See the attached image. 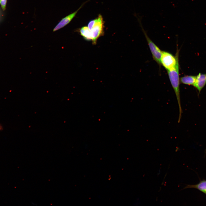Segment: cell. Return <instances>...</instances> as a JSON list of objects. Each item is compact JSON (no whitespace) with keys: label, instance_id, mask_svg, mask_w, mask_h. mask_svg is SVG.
<instances>
[{"label":"cell","instance_id":"12","mask_svg":"<svg viewBox=\"0 0 206 206\" xmlns=\"http://www.w3.org/2000/svg\"><path fill=\"white\" fill-rule=\"evenodd\" d=\"M2 127H1V126H0V130H2Z\"/></svg>","mask_w":206,"mask_h":206},{"label":"cell","instance_id":"9","mask_svg":"<svg viewBox=\"0 0 206 206\" xmlns=\"http://www.w3.org/2000/svg\"><path fill=\"white\" fill-rule=\"evenodd\" d=\"M78 30L80 35L84 39L88 40H92L90 31L88 27H83Z\"/></svg>","mask_w":206,"mask_h":206},{"label":"cell","instance_id":"8","mask_svg":"<svg viewBox=\"0 0 206 206\" xmlns=\"http://www.w3.org/2000/svg\"><path fill=\"white\" fill-rule=\"evenodd\" d=\"M196 78L197 76L185 75L180 78V83L188 85H193Z\"/></svg>","mask_w":206,"mask_h":206},{"label":"cell","instance_id":"6","mask_svg":"<svg viewBox=\"0 0 206 206\" xmlns=\"http://www.w3.org/2000/svg\"><path fill=\"white\" fill-rule=\"evenodd\" d=\"M206 84V73H199L197 76L195 82L193 86L199 92V94Z\"/></svg>","mask_w":206,"mask_h":206},{"label":"cell","instance_id":"10","mask_svg":"<svg viewBox=\"0 0 206 206\" xmlns=\"http://www.w3.org/2000/svg\"><path fill=\"white\" fill-rule=\"evenodd\" d=\"M97 18L91 21L88 23V27L90 30L92 29L94 27Z\"/></svg>","mask_w":206,"mask_h":206},{"label":"cell","instance_id":"7","mask_svg":"<svg viewBox=\"0 0 206 206\" xmlns=\"http://www.w3.org/2000/svg\"><path fill=\"white\" fill-rule=\"evenodd\" d=\"M193 188L197 189L206 194V180H203L198 184L194 185H187L183 189Z\"/></svg>","mask_w":206,"mask_h":206},{"label":"cell","instance_id":"4","mask_svg":"<svg viewBox=\"0 0 206 206\" xmlns=\"http://www.w3.org/2000/svg\"><path fill=\"white\" fill-rule=\"evenodd\" d=\"M103 21L101 15H99L94 27L90 30L92 41L93 43L95 44L98 38L103 34Z\"/></svg>","mask_w":206,"mask_h":206},{"label":"cell","instance_id":"5","mask_svg":"<svg viewBox=\"0 0 206 206\" xmlns=\"http://www.w3.org/2000/svg\"><path fill=\"white\" fill-rule=\"evenodd\" d=\"M81 6L76 11L62 18L53 29V32L57 31L68 24L75 17L77 12L81 8Z\"/></svg>","mask_w":206,"mask_h":206},{"label":"cell","instance_id":"2","mask_svg":"<svg viewBox=\"0 0 206 206\" xmlns=\"http://www.w3.org/2000/svg\"><path fill=\"white\" fill-rule=\"evenodd\" d=\"M135 16L137 19L139 25L145 36L153 60L159 66H160L161 65V59L162 51L152 41L148 35L146 31L143 27L142 21V17L137 13H135Z\"/></svg>","mask_w":206,"mask_h":206},{"label":"cell","instance_id":"3","mask_svg":"<svg viewBox=\"0 0 206 206\" xmlns=\"http://www.w3.org/2000/svg\"><path fill=\"white\" fill-rule=\"evenodd\" d=\"M179 52L178 48L175 56L165 51H162L161 59L162 64L167 71L175 68L179 64Z\"/></svg>","mask_w":206,"mask_h":206},{"label":"cell","instance_id":"1","mask_svg":"<svg viewBox=\"0 0 206 206\" xmlns=\"http://www.w3.org/2000/svg\"><path fill=\"white\" fill-rule=\"evenodd\" d=\"M167 71L170 81L175 93L178 103L179 111L178 122L179 123L181 118L182 113L180 96V83L179 77V65L177 66L173 70Z\"/></svg>","mask_w":206,"mask_h":206},{"label":"cell","instance_id":"13","mask_svg":"<svg viewBox=\"0 0 206 206\" xmlns=\"http://www.w3.org/2000/svg\"></svg>","mask_w":206,"mask_h":206},{"label":"cell","instance_id":"11","mask_svg":"<svg viewBox=\"0 0 206 206\" xmlns=\"http://www.w3.org/2000/svg\"><path fill=\"white\" fill-rule=\"evenodd\" d=\"M7 3V0H0V4L3 11L5 10Z\"/></svg>","mask_w":206,"mask_h":206}]
</instances>
